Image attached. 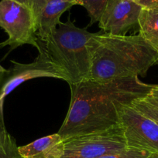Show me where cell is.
<instances>
[{"label": "cell", "instance_id": "1", "mask_svg": "<svg viewBox=\"0 0 158 158\" xmlns=\"http://www.w3.org/2000/svg\"><path fill=\"white\" fill-rule=\"evenodd\" d=\"M153 86L138 77L108 83L88 80L71 85L69 109L57 133L65 140L119 126V107L145 97Z\"/></svg>", "mask_w": 158, "mask_h": 158}, {"label": "cell", "instance_id": "2", "mask_svg": "<svg viewBox=\"0 0 158 158\" xmlns=\"http://www.w3.org/2000/svg\"><path fill=\"white\" fill-rule=\"evenodd\" d=\"M91 68L89 80L108 83L145 77L158 64V52L139 35L94 33L89 40Z\"/></svg>", "mask_w": 158, "mask_h": 158}, {"label": "cell", "instance_id": "3", "mask_svg": "<svg viewBox=\"0 0 158 158\" xmlns=\"http://www.w3.org/2000/svg\"><path fill=\"white\" fill-rule=\"evenodd\" d=\"M94 33L81 29L70 18L60 22L56 30L45 40V49L63 80L71 85L89 80L91 53L89 40Z\"/></svg>", "mask_w": 158, "mask_h": 158}, {"label": "cell", "instance_id": "4", "mask_svg": "<svg viewBox=\"0 0 158 158\" xmlns=\"http://www.w3.org/2000/svg\"><path fill=\"white\" fill-rule=\"evenodd\" d=\"M0 27L8 39L0 43V49L9 46L11 50L25 44L38 49L37 26L32 10L12 0H0Z\"/></svg>", "mask_w": 158, "mask_h": 158}, {"label": "cell", "instance_id": "5", "mask_svg": "<svg viewBox=\"0 0 158 158\" xmlns=\"http://www.w3.org/2000/svg\"><path fill=\"white\" fill-rule=\"evenodd\" d=\"M64 141L62 158H98L127 148L120 124L105 131L76 136Z\"/></svg>", "mask_w": 158, "mask_h": 158}, {"label": "cell", "instance_id": "6", "mask_svg": "<svg viewBox=\"0 0 158 158\" xmlns=\"http://www.w3.org/2000/svg\"><path fill=\"white\" fill-rule=\"evenodd\" d=\"M120 126L126 145L150 153H158V125L130 104L119 109Z\"/></svg>", "mask_w": 158, "mask_h": 158}, {"label": "cell", "instance_id": "7", "mask_svg": "<svg viewBox=\"0 0 158 158\" xmlns=\"http://www.w3.org/2000/svg\"><path fill=\"white\" fill-rule=\"evenodd\" d=\"M39 55L31 63H20L12 60L13 66L8 70L0 89V117H3V103L5 98L25 81L40 77L63 80L51 63L45 49L44 44L38 38Z\"/></svg>", "mask_w": 158, "mask_h": 158}, {"label": "cell", "instance_id": "8", "mask_svg": "<svg viewBox=\"0 0 158 158\" xmlns=\"http://www.w3.org/2000/svg\"><path fill=\"white\" fill-rule=\"evenodd\" d=\"M142 7L133 0H109L99 21L105 33L125 35L130 29L138 27Z\"/></svg>", "mask_w": 158, "mask_h": 158}, {"label": "cell", "instance_id": "9", "mask_svg": "<svg viewBox=\"0 0 158 158\" xmlns=\"http://www.w3.org/2000/svg\"><path fill=\"white\" fill-rule=\"evenodd\" d=\"M75 5L79 0H31L29 9L32 10L37 26V38L47 39L57 28L62 14Z\"/></svg>", "mask_w": 158, "mask_h": 158}, {"label": "cell", "instance_id": "10", "mask_svg": "<svg viewBox=\"0 0 158 158\" xmlns=\"http://www.w3.org/2000/svg\"><path fill=\"white\" fill-rule=\"evenodd\" d=\"M18 149L23 158H62L64 141L57 133L19 147Z\"/></svg>", "mask_w": 158, "mask_h": 158}, {"label": "cell", "instance_id": "11", "mask_svg": "<svg viewBox=\"0 0 158 158\" xmlns=\"http://www.w3.org/2000/svg\"><path fill=\"white\" fill-rule=\"evenodd\" d=\"M138 27L139 35L158 52V6L142 8Z\"/></svg>", "mask_w": 158, "mask_h": 158}, {"label": "cell", "instance_id": "12", "mask_svg": "<svg viewBox=\"0 0 158 158\" xmlns=\"http://www.w3.org/2000/svg\"><path fill=\"white\" fill-rule=\"evenodd\" d=\"M15 138L6 130L4 117H0V158H23Z\"/></svg>", "mask_w": 158, "mask_h": 158}, {"label": "cell", "instance_id": "13", "mask_svg": "<svg viewBox=\"0 0 158 158\" xmlns=\"http://www.w3.org/2000/svg\"><path fill=\"white\" fill-rule=\"evenodd\" d=\"M80 6L85 8L91 18L90 24L99 23L109 0H79Z\"/></svg>", "mask_w": 158, "mask_h": 158}, {"label": "cell", "instance_id": "14", "mask_svg": "<svg viewBox=\"0 0 158 158\" xmlns=\"http://www.w3.org/2000/svg\"><path fill=\"white\" fill-rule=\"evenodd\" d=\"M136 110L143 115L150 119L158 125V107L146 101L143 98H139L133 100L131 104Z\"/></svg>", "mask_w": 158, "mask_h": 158}, {"label": "cell", "instance_id": "15", "mask_svg": "<svg viewBox=\"0 0 158 158\" xmlns=\"http://www.w3.org/2000/svg\"><path fill=\"white\" fill-rule=\"evenodd\" d=\"M150 153L137 148H125L119 151L105 154L98 158H147Z\"/></svg>", "mask_w": 158, "mask_h": 158}, {"label": "cell", "instance_id": "16", "mask_svg": "<svg viewBox=\"0 0 158 158\" xmlns=\"http://www.w3.org/2000/svg\"><path fill=\"white\" fill-rule=\"evenodd\" d=\"M143 99L148 103L158 107V85H153L150 92L143 97Z\"/></svg>", "mask_w": 158, "mask_h": 158}, {"label": "cell", "instance_id": "17", "mask_svg": "<svg viewBox=\"0 0 158 158\" xmlns=\"http://www.w3.org/2000/svg\"><path fill=\"white\" fill-rule=\"evenodd\" d=\"M138 4L142 8H152L158 6V0H139Z\"/></svg>", "mask_w": 158, "mask_h": 158}, {"label": "cell", "instance_id": "18", "mask_svg": "<svg viewBox=\"0 0 158 158\" xmlns=\"http://www.w3.org/2000/svg\"><path fill=\"white\" fill-rule=\"evenodd\" d=\"M8 70L5 69L2 66L0 65V89H1L3 81H4V79L6 77V74H7Z\"/></svg>", "mask_w": 158, "mask_h": 158}, {"label": "cell", "instance_id": "19", "mask_svg": "<svg viewBox=\"0 0 158 158\" xmlns=\"http://www.w3.org/2000/svg\"><path fill=\"white\" fill-rule=\"evenodd\" d=\"M12 1H15L16 2L20 3V4L23 5L25 6H27L29 8V5H30V1L31 0H12Z\"/></svg>", "mask_w": 158, "mask_h": 158}, {"label": "cell", "instance_id": "20", "mask_svg": "<svg viewBox=\"0 0 158 158\" xmlns=\"http://www.w3.org/2000/svg\"><path fill=\"white\" fill-rule=\"evenodd\" d=\"M147 158H158V153H150Z\"/></svg>", "mask_w": 158, "mask_h": 158}, {"label": "cell", "instance_id": "21", "mask_svg": "<svg viewBox=\"0 0 158 158\" xmlns=\"http://www.w3.org/2000/svg\"><path fill=\"white\" fill-rule=\"evenodd\" d=\"M133 1H134L135 2H136V3H138V2L139 1V0H133Z\"/></svg>", "mask_w": 158, "mask_h": 158}]
</instances>
